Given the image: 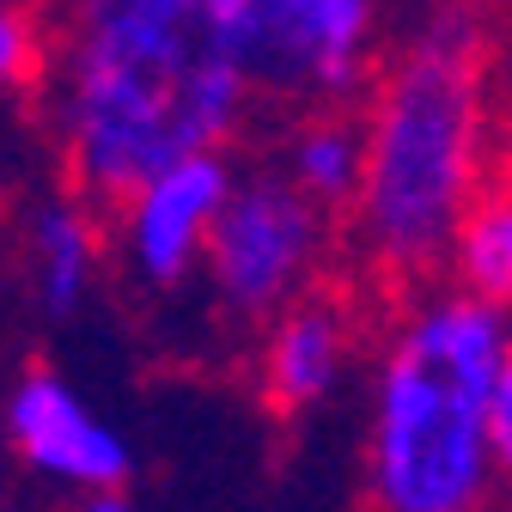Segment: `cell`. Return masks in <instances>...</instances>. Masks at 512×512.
<instances>
[{"instance_id":"cell-1","label":"cell","mask_w":512,"mask_h":512,"mask_svg":"<svg viewBox=\"0 0 512 512\" xmlns=\"http://www.w3.org/2000/svg\"><path fill=\"white\" fill-rule=\"evenodd\" d=\"M250 98L214 0H61L55 135L86 196L122 208L171 159L226 147Z\"/></svg>"},{"instance_id":"cell-2","label":"cell","mask_w":512,"mask_h":512,"mask_svg":"<svg viewBox=\"0 0 512 512\" xmlns=\"http://www.w3.org/2000/svg\"><path fill=\"white\" fill-rule=\"evenodd\" d=\"M366 177L348 208L378 281L427 287L494 183V37L470 7H433L366 92Z\"/></svg>"},{"instance_id":"cell-3","label":"cell","mask_w":512,"mask_h":512,"mask_svg":"<svg viewBox=\"0 0 512 512\" xmlns=\"http://www.w3.org/2000/svg\"><path fill=\"white\" fill-rule=\"evenodd\" d=\"M512 354V317L458 287H409L372 360L360 494L366 512H506L488 403Z\"/></svg>"},{"instance_id":"cell-4","label":"cell","mask_w":512,"mask_h":512,"mask_svg":"<svg viewBox=\"0 0 512 512\" xmlns=\"http://www.w3.org/2000/svg\"><path fill=\"white\" fill-rule=\"evenodd\" d=\"M214 19L269 104L348 110L384 68L378 0H214Z\"/></svg>"},{"instance_id":"cell-5","label":"cell","mask_w":512,"mask_h":512,"mask_svg":"<svg viewBox=\"0 0 512 512\" xmlns=\"http://www.w3.org/2000/svg\"><path fill=\"white\" fill-rule=\"evenodd\" d=\"M330 256V208H317L287 171H250L214 220L202 275L238 324H269L311 293Z\"/></svg>"},{"instance_id":"cell-6","label":"cell","mask_w":512,"mask_h":512,"mask_svg":"<svg viewBox=\"0 0 512 512\" xmlns=\"http://www.w3.org/2000/svg\"><path fill=\"white\" fill-rule=\"evenodd\" d=\"M232 159L226 147L214 153H189L171 159L165 171H153L135 196L122 202V256H128V275L153 293H177L189 275L202 269L214 220L232 196Z\"/></svg>"},{"instance_id":"cell-7","label":"cell","mask_w":512,"mask_h":512,"mask_svg":"<svg viewBox=\"0 0 512 512\" xmlns=\"http://www.w3.org/2000/svg\"><path fill=\"white\" fill-rule=\"evenodd\" d=\"M7 439H13V452L37 476H49L61 488H80V494L122 488L128 470H135L128 439L49 366L25 372L13 384V397H7Z\"/></svg>"},{"instance_id":"cell-8","label":"cell","mask_w":512,"mask_h":512,"mask_svg":"<svg viewBox=\"0 0 512 512\" xmlns=\"http://www.w3.org/2000/svg\"><path fill=\"white\" fill-rule=\"evenodd\" d=\"M348 366H354V311L330 293H305L263 324L256 391L275 415H311L336 397Z\"/></svg>"},{"instance_id":"cell-9","label":"cell","mask_w":512,"mask_h":512,"mask_svg":"<svg viewBox=\"0 0 512 512\" xmlns=\"http://www.w3.org/2000/svg\"><path fill=\"white\" fill-rule=\"evenodd\" d=\"M98 275V226L80 202H43L31 214V293L49 317H74Z\"/></svg>"},{"instance_id":"cell-10","label":"cell","mask_w":512,"mask_h":512,"mask_svg":"<svg viewBox=\"0 0 512 512\" xmlns=\"http://www.w3.org/2000/svg\"><path fill=\"white\" fill-rule=\"evenodd\" d=\"M317 208L348 214L366 177V128L348 110H305V122L287 135V165H281Z\"/></svg>"},{"instance_id":"cell-11","label":"cell","mask_w":512,"mask_h":512,"mask_svg":"<svg viewBox=\"0 0 512 512\" xmlns=\"http://www.w3.org/2000/svg\"><path fill=\"white\" fill-rule=\"evenodd\" d=\"M445 275H452L458 287H470V293H482V299H494L512 317V159L494 171V183L482 189V202L458 226Z\"/></svg>"},{"instance_id":"cell-12","label":"cell","mask_w":512,"mask_h":512,"mask_svg":"<svg viewBox=\"0 0 512 512\" xmlns=\"http://www.w3.org/2000/svg\"><path fill=\"white\" fill-rule=\"evenodd\" d=\"M43 61V31L37 19L19 7V0H0V104H7L19 86H31Z\"/></svg>"},{"instance_id":"cell-13","label":"cell","mask_w":512,"mask_h":512,"mask_svg":"<svg viewBox=\"0 0 512 512\" xmlns=\"http://www.w3.org/2000/svg\"><path fill=\"white\" fill-rule=\"evenodd\" d=\"M488 439H494V470H500V488L512 500V354L494 378V403H488Z\"/></svg>"},{"instance_id":"cell-14","label":"cell","mask_w":512,"mask_h":512,"mask_svg":"<svg viewBox=\"0 0 512 512\" xmlns=\"http://www.w3.org/2000/svg\"><path fill=\"white\" fill-rule=\"evenodd\" d=\"M74 512H135V506H128V494H122V488H104V494H86Z\"/></svg>"},{"instance_id":"cell-15","label":"cell","mask_w":512,"mask_h":512,"mask_svg":"<svg viewBox=\"0 0 512 512\" xmlns=\"http://www.w3.org/2000/svg\"><path fill=\"white\" fill-rule=\"evenodd\" d=\"M421 7H464V0H421Z\"/></svg>"}]
</instances>
